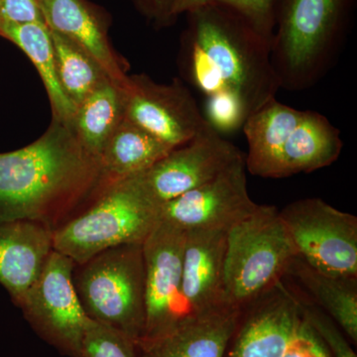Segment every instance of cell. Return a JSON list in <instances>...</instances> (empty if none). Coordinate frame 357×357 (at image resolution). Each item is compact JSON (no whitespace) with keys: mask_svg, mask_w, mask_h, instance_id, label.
Instances as JSON below:
<instances>
[{"mask_svg":"<svg viewBox=\"0 0 357 357\" xmlns=\"http://www.w3.org/2000/svg\"><path fill=\"white\" fill-rule=\"evenodd\" d=\"M114 182L70 124L52 119L31 144L0 153V222L27 220L56 231Z\"/></svg>","mask_w":357,"mask_h":357,"instance_id":"obj_1","label":"cell"},{"mask_svg":"<svg viewBox=\"0 0 357 357\" xmlns=\"http://www.w3.org/2000/svg\"><path fill=\"white\" fill-rule=\"evenodd\" d=\"M185 14L183 66L195 88L206 96L232 93L249 115L276 98L281 86L272 65L271 40L222 4L210 2Z\"/></svg>","mask_w":357,"mask_h":357,"instance_id":"obj_2","label":"cell"},{"mask_svg":"<svg viewBox=\"0 0 357 357\" xmlns=\"http://www.w3.org/2000/svg\"><path fill=\"white\" fill-rule=\"evenodd\" d=\"M356 1H279L271 61L281 89L311 88L330 70L349 31Z\"/></svg>","mask_w":357,"mask_h":357,"instance_id":"obj_3","label":"cell"},{"mask_svg":"<svg viewBox=\"0 0 357 357\" xmlns=\"http://www.w3.org/2000/svg\"><path fill=\"white\" fill-rule=\"evenodd\" d=\"M73 283L91 321L137 342L146 325L142 243L107 249L75 264Z\"/></svg>","mask_w":357,"mask_h":357,"instance_id":"obj_4","label":"cell"},{"mask_svg":"<svg viewBox=\"0 0 357 357\" xmlns=\"http://www.w3.org/2000/svg\"><path fill=\"white\" fill-rule=\"evenodd\" d=\"M298 255L278 208L258 204L227 232L223 299L244 309L273 287Z\"/></svg>","mask_w":357,"mask_h":357,"instance_id":"obj_5","label":"cell"},{"mask_svg":"<svg viewBox=\"0 0 357 357\" xmlns=\"http://www.w3.org/2000/svg\"><path fill=\"white\" fill-rule=\"evenodd\" d=\"M134 176L115 181L86 211L54 231V250L81 264L103 250L143 243L160 222Z\"/></svg>","mask_w":357,"mask_h":357,"instance_id":"obj_6","label":"cell"},{"mask_svg":"<svg viewBox=\"0 0 357 357\" xmlns=\"http://www.w3.org/2000/svg\"><path fill=\"white\" fill-rule=\"evenodd\" d=\"M280 217L298 255L321 273L357 278V218L324 199H301Z\"/></svg>","mask_w":357,"mask_h":357,"instance_id":"obj_7","label":"cell"},{"mask_svg":"<svg viewBox=\"0 0 357 357\" xmlns=\"http://www.w3.org/2000/svg\"><path fill=\"white\" fill-rule=\"evenodd\" d=\"M75 263L52 252L37 281L18 301L26 321L40 337L69 357H84L86 316L73 283Z\"/></svg>","mask_w":357,"mask_h":357,"instance_id":"obj_8","label":"cell"},{"mask_svg":"<svg viewBox=\"0 0 357 357\" xmlns=\"http://www.w3.org/2000/svg\"><path fill=\"white\" fill-rule=\"evenodd\" d=\"M241 155L238 148L208 124L194 139L174 148L134 178L143 194L160 208L217 177Z\"/></svg>","mask_w":357,"mask_h":357,"instance_id":"obj_9","label":"cell"},{"mask_svg":"<svg viewBox=\"0 0 357 357\" xmlns=\"http://www.w3.org/2000/svg\"><path fill=\"white\" fill-rule=\"evenodd\" d=\"M126 119L171 148L187 144L208 128L189 89L178 79L158 84L146 75L129 76Z\"/></svg>","mask_w":357,"mask_h":357,"instance_id":"obj_10","label":"cell"},{"mask_svg":"<svg viewBox=\"0 0 357 357\" xmlns=\"http://www.w3.org/2000/svg\"><path fill=\"white\" fill-rule=\"evenodd\" d=\"M246 171L243 153L217 177L162 204L160 220L185 230L229 229L258 206L249 196Z\"/></svg>","mask_w":357,"mask_h":357,"instance_id":"obj_11","label":"cell"},{"mask_svg":"<svg viewBox=\"0 0 357 357\" xmlns=\"http://www.w3.org/2000/svg\"><path fill=\"white\" fill-rule=\"evenodd\" d=\"M187 232L160 220L142 243L146 325L142 337H154L172 325L178 312ZM141 337V338H142Z\"/></svg>","mask_w":357,"mask_h":357,"instance_id":"obj_12","label":"cell"},{"mask_svg":"<svg viewBox=\"0 0 357 357\" xmlns=\"http://www.w3.org/2000/svg\"><path fill=\"white\" fill-rule=\"evenodd\" d=\"M303 319L301 299L280 280L243 309L225 357H282Z\"/></svg>","mask_w":357,"mask_h":357,"instance_id":"obj_13","label":"cell"},{"mask_svg":"<svg viewBox=\"0 0 357 357\" xmlns=\"http://www.w3.org/2000/svg\"><path fill=\"white\" fill-rule=\"evenodd\" d=\"M243 310L222 304L181 314L163 332L135 342L139 357H225Z\"/></svg>","mask_w":357,"mask_h":357,"instance_id":"obj_14","label":"cell"},{"mask_svg":"<svg viewBox=\"0 0 357 357\" xmlns=\"http://www.w3.org/2000/svg\"><path fill=\"white\" fill-rule=\"evenodd\" d=\"M49 29L69 39L96 61L112 83L126 89L128 64L114 51L109 23L98 6L88 0H38Z\"/></svg>","mask_w":357,"mask_h":357,"instance_id":"obj_15","label":"cell"},{"mask_svg":"<svg viewBox=\"0 0 357 357\" xmlns=\"http://www.w3.org/2000/svg\"><path fill=\"white\" fill-rule=\"evenodd\" d=\"M53 238L54 231L40 223L0 222V284L15 305L46 266Z\"/></svg>","mask_w":357,"mask_h":357,"instance_id":"obj_16","label":"cell"},{"mask_svg":"<svg viewBox=\"0 0 357 357\" xmlns=\"http://www.w3.org/2000/svg\"><path fill=\"white\" fill-rule=\"evenodd\" d=\"M181 298L188 312L227 304L223 299L227 232L225 229L185 230Z\"/></svg>","mask_w":357,"mask_h":357,"instance_id":"obj_17","label":"cell"},{"mask_svg":"<svg viewBox=\"0 0 357 357\" xmlns=\"http://www.w3.org/2000/svg\"><path fill=\"white\" fill-rule=\"evenodd\" d=\"M342 148L340 131L325 115L304 110L299 123L282 148L272 178L311 173L332 165Z\"/></svg>","mask_w":357,"mask_h":357,"instance_id":"obj_18","label":"cell"},{"mask_svg":"<svg viewBox=\"0 0 357 357\" xmlns=\"http://www.w3.org/2000/svg\"><path fill=\"white\" fill-rule=\"evenodd\" d=\"M304 110L284 105L276 98L251 114L243 128L248 140L246 170L262 178H273L279 155Z\"/></svg>","mask_w":357,"mask_h":357,"instance_id":"obj_19","label":"cell"},{"mask_svg":"<svg viewBox=\"0 0 357 357\" xmlns=\"http://www.w3.org/2000/svg\"><path fill=\"white\" fill-rule=\"evenodd\" d=\"M0 37L21 49L39 73L48 93L55 121L70 124L77 107L70 102L59 83L50 31L44 21L8 23L0 21Z\"/></svg>","mask_w":357,"mask_h":357,"instance_id":"obj_20","label":"cell"},{"mask_svg":"<svg viewBox=\"0 0 357 357\" xmlns=\"http://www.w3.org/2000/svg\"><path fill=\"white\" fill-rule=\"evenodd\" d=\"M285 275L304 286L352 344H357V278L321 273L296 256Z\"/></svg>","mask_w":357,"mask_h":357,"instance_id":"obj_21","label":"cell"},{"mask_svg":"<svg viewBox=\"0 0 357 357\" xmlns=\"http://www.w3.org/2000/svg\"><path fill=\"white\" fill-rule=\"evenodd\" d=\"M126 89L105 82L77 107L70 126L86 150L100 159L115 129L126 119Z\"/></svg>","mask_w":357,"mask_h":357,"instance_id":"obj_22","label":"cell"},{"mask_svg":"<svg viewBox=\"0 0 357 357\" xmlns=\"http://www.w3.org/2000/svg\"><path fill=\"white\" fill-rule=\"evenodd\" d=\"M172 149L124 119L103 148L100 162L112 180H123L148 170Z\"/></svg>","mask_w":357,"mask_h":357,"instance_id":"obj_23","label":"cell"},{"mask_svg":"<svg viewBox=\"0 0 357 357\" xmlns=\"http://www.w3.org/2000/svg\"><path fill=\"white\" fill-rule=\"evenodd\" d=\"M53 42L59 83L77 107L105 82L110 81L102 68L69 39L49 29Z\"/></svg>","mask_w":357,"mask_h":357,"instance_id":"obj_24","label":"cell"},{"mask_svg":"<svg viewBox=\"0 0 357 357\" xmlns=\"http://www.w3.org/2000/svg\"><path fill=\"white\" fill-rule=\"evenodd\" d=\"M84 357H139L135 342L109 326L91 321L84 338Z\"/></svg>","mask_w":357,"mask_h":357,"instance_id":"obj_25","label":"cell"},{"mask_svg":"<svg viewBox=\"0 0 357 357\" xmlns=\"http://www.w3.org/2000/svg\"><path fill=\"white\" fill-rule=\"evenodd\" d=\"M204 116L211 128L222 135L243 128L249 114L237 96L227 91H220L206 96Z\"/></svg>","mask_w":357,"mask_h":357,"instance_id":"obj_26","label":"cell"},{"mask_svg":"<svg viewBox=\"0 0 357 357\" xmlns=\"http://www.w3.org/2000/svg\"><path fill=\"white\" fill-rule=\"evenodd\" d=\"M303 316L314 332L321 338L333 357H357L356 351L347 342L344 332L330 316L318 306L301 300Z\"/></svg>","mask_w":357,"mask_h":357,"instance_id":"obj_27","label":"cell"},{"mask_svg":"<svg viewBox=\"0 0 357 357\" xmlns=\"http://www.w3.org/2000/svg\"><path fill=\"white\" fill-rule=\"evenodd\" d=\"M280 0H211L234 9L248 21L260 34L272 40L277 7Z\"/></svg>","mask_w":357,"mask_h":357,"instance_id":"obj_28","label":"cell"},{"mask_svg":"<svg viewBox=\"0 0 357 357\" xmlns=\"http://www.w3.org/2000/svg\"><path fill=\"white\" fill-rule=\"evenodd\" d=\"M304 317V316H303ZM282 357H333L321 338L314 330L303 319L297 335L292 344Z\"/></svg>","mask_w":357,"mask_h":357,"instance_id":"obj_29","label":"cell"},{"mask_svg":"<svg viewBox=\"0 0 357 357\" xmlns=\"http://www.w3.org/2000/svg\"><path fill=\"white\" fill-rule=\"evenodd\" d=\"M0 21L30 23L44 20L38 0H0Z\"/></svg>","mask_w":357,"mask_h":357,"instance_id":"obj_30","label":"cell"},{"mask_svg":"<svg viewBox=\"0 0 357 357\" xmlns=\"http://www.w3.org/2000/svg\"><path fill=\"white\" fill-rule=\"evenodd\" d=\"M144 17L158 27L170 26L177 20L175 6L177 0H130Z\"/></svg>","mask_w":357,"mask_h":357,"instance_id":"obj_31","label":"cell"},{"mask_svg":"<svg viewBox=\"0 0 357 357\" xmlns=\"http://www.w3.org/2000/svg\"><path fill=\"white\" fill-rule=\"evenodd\" d=\"M210 2L211 0H177L174 13L176 17H178L181 14L190 13L199 7L206 6Z\"/></svg>","mask_w":357,"mask_h":357,"instance_id":"obj_32","label":"cell"}]
</instances>
